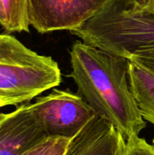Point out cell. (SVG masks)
Returning <instances> with one entry per match:
<instances>
[{"label": "cell", "instance_id": "9a60e30c", "mask_svg": "<svg viewBox=\"0 0 154 155\" xmlns=\"http://www.w3.org/2000/svg\"><path fill=\"white\" fill-rule=\"evenodd\" d=\"M152 148L154 149V139L152 140Z\"/></svg>", "mask_w": 154, "mask_h": 155}, {"label": "cell", "instance_id": "30bf717a", "mask_svg": "<svg viewBox=\"0 0 154 155\" xmlns=\"http://www.w3.org/2000/svg\"><path fill=\"white\" fill-rule=\"evenodd\" d=\"M71 141L61 137H45L21 155H64Z\"/></svg>", "mask_w": 154, "mask_h": 155}, {"label": "cell", "instance_id": "4fadbf2b", "mask_svg": "<svg viewBox=\"0 0 154 155\" xmlns=\"http://www.w3.org/2000/svg\"><path fill=\"white\" fill-rule=\"evenodd\" d=\"M126 1L154 15V0H126Z\"/></svg>", "mask_w": 154, "mask_h": 155}, {"label": "cell", "instance_id": "6da1fadb", "mask_svg": "<svg viewBox=\"0 0 154 155\" xmlns=\"http://www.w3.org/2000/svg\"><path fill=\"white\" fill-rule=\"evenodd\" d=\"M70 57L77 94L125 141L139 136L146 123L130 88V60L79 41L73 45Z\"/></svg>", "mask_w": 154, "mask_h": 155}, {"label": "cell", "instance_id": "3957f363", "mask_svg": "<svg viewBox=\"0 0 154 155\" xmlns=\"http://www.w3.org/2000/svg\"><path fill=\"white\" fill-rule=\"evenodd\" d=\"M61 70L9 34H0V108L29 103L61 84Z\"/></svg>", "mask_w": 154, "mask_h": 155}, {"label": "cell", "instance_id": "ba28073f", "mask_svg": "<svg viewBox=\"0 0 154 155\" xmlns=\"http://www.w3.org/2000/svg\"><path fill=\"white\" fill-rule=\"evenodd\" d=\"M128 76L130 88L142 117L154 124V73L130 60Z\"/></svg>", "mask_w": 154, "mask_h": 155}, {"label": "cell", "instance_id": "5b68a950", "mask_svg": "<svg viewBox=\"0 0 154 155\" xmlns=\"http://www.w3.org/2000/svg\"><path fill=\"white\" fill-rule=\"evenodd\" d=\"M109 0H26L30 25L38 33L74 31L99 12Z\"/></svg>", "mask_w": 154, "mask_h": 155}, {"label": "cell", "instance_id": "52a82bcc", "mask_svg": "<svg viewBox=\"0 0 154 155\" xmlns=\"http://www.w3.org/2000/svg\"><path fill=\"white\" fill-rule=\"evenodd\" d=\"M126 141L107 121L96 116L68 146L64 155H124Z\"/></svg>", "mask_w": 154, "mask_h": 155}, {"label": "cell", "instance_id": "277c9868", "mask_svg": "<svg viewBox=\"0 0 154 155\" xmlns=\"http://www.w3.org/2000/svg\"><path fill=\"white\" fill-rule=\"evenodd\" d=\"M30 105L47 137L73 140L97 116L79 94L69 90L54 89Z\"/></svg>", "mask_w": 154, "mask_h": 155}, {"label": "cell", "instance_id": "7a4b0ae2", "mask_svg": "<svg viewBox=\"0 0 154 155\" xmlns=\"http://www.w3.org/2000/svg\"><path fill=\"white\" fill-rule=\"evenodd\" d=\"M71 33L85 44L128 59L154 56V15L126 0H109Z\"/></svg>", "mask_w": 154, "mask_h": 155}, {"label": "cell", "instance_id": "8fae6325", "mask_svg": "<svg viewBox=\"0 0 154 155\" xmlns=\"http://www.w3.org/2000/svg\"><path fill=\"white\" fill-rule=\"evenodd\" d=\"M124 155H154V149L144 139L133 136L126 141Z\"/></svg>", "mask_w": 154, "mask_h": 155}, {"label": "cell", "instance_id": "8992f818", "mask_svg": "<svg viewBox=\"0 0 154 155\" xmlns=\"http://www.w3.org/2000/svg\"><path fill=\"white\" fill-rule=\"evenodd\" d=\"M45 137L30 104L0 114V155H21Z\"/></svg>", "mask_w": 154, "mask_h": 155}, {"label": "cell", "instance_id": "7c38bea8", "mask_svg": "<svg viewBox=\"0 0 154 155\" xmlns=\"http://www.w3.org/2000/svg\"><path fill=\"white\" fill-rule=\"evenodd\" d=\"M129 60H132L143 67L149 69L150 71L154 73V56L153 57H144V56H134L131 57Z\"/></svg>", "mask_w": 154, "mask_h": 155}, {"label": "cell", "instance_id": "5bb4252c", "mask_svg": "<svg viewBox=\"0 0 154 155\" xmlns=\"http://www.w3.org/2000/svg\"><path fill=\"white\" fill-rule=\"evenodd\" d=\"M0 25L3 28L5 27V10H4L2 0H0Z\"/></svg>", "mask_w": 154, "mask_h": 155}, {"label": "cell", "instance_id": "9c48e42d", "mask_svg": "<svg viewBox=\"0 0 154 155\" xmlns=\"http://www.w3.org/2000/svg\"><path fill=\"white\" fill-rule=\"evenodd\" d=\"M5 15V33L29 32L26 0H2Z\"/></svg>", "mask_w": 154, "mask_h": 155}]
</instances>
